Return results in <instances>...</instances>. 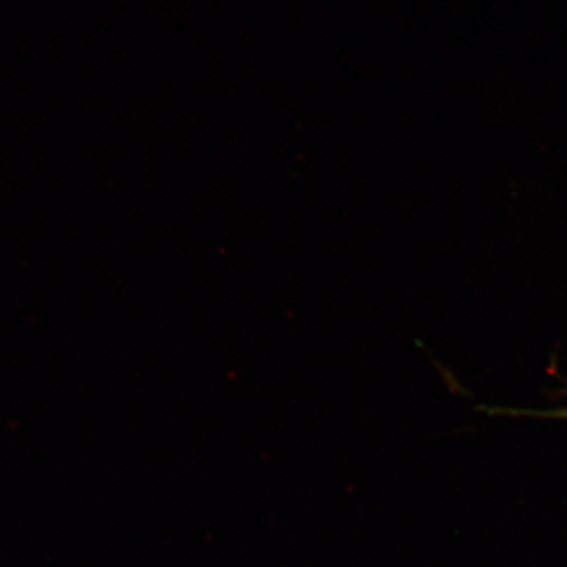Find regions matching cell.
Listing matches in <instances>:
<instances>
[{
	"label": "cell",
	"mask_w": 567,
	"mask_h": 567,
	"mask_svg": "<svg viewBox=\"0 0 567 567\" xmlns=\"http://www.w3.org/2000/svg\"><path fill=\"white\" fill-rule=\"evenodd\" d=\"M563 415H565L567 417V409L563 410Z\"/></svg>",
	"instance_id": "1"
}]
</instances>
